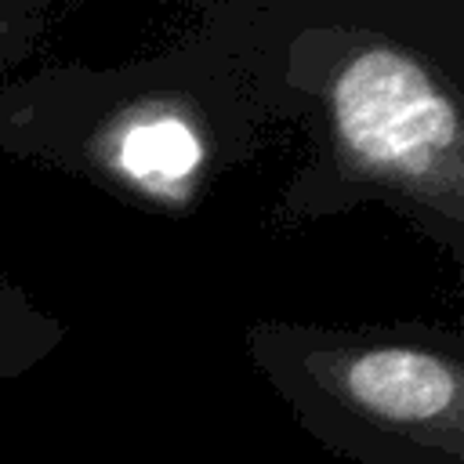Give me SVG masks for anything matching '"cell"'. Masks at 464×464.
<instances>
[{"mask_svg": "<svg viewBox=\"0 0 464 464\" xmlns=\"http://www.w3.org/2000/svg\"><path fill=\"white\" fill-rule=\"evenodd\" d=\"M254 370L294 420L352 464H464V334L406 319L323 326L257 319Z\"/></svg>", "mask_w": 464, "mask_h": 464, "instance_id": "3", "label": "cell"}, {"mask_svg": "<svg viewBox=\"0 0 464 464\" xmlns=\"http://www.w3.org/2000/svg\"><path fill=\"white\" fill-rule=\"evenodd\" d=\"M58 18L62 0H0V87L40 51Z\"/></svg>", "mask_w": 464, "mask_h": 464, "instance_id": "5", "label": "cell"}, {"mask_svg": "<svg viewBox=\"0 0 464 464\" xmlns=\"http://www.w3.org/2000/svg\"><path fill=\"white\" fill-rule=\"evenodd\" d=\"M192 33L301 138L268 228L384 207L464 268V0H199Z\"/></svg>", "mask_w": 464, "mask_h": 464, "instance_id": "1", "label": "cell"}, {"mask_svg": "<svg viewBox=\"0 0 464 464\" xmlns=\"http://www.w3.org/2000/svg\"><path fill=\"white\" fill-rule=\"evenodd\" d=\"M272 141L239 69L199 33L116 65L62 62L0 87L4 156L156 218L196 214Z\"/></svg>", "mask_w": 464, "mask_h": 464, "instance_id": "2", "label": "cell"}, {"mask_svg": "<svg viewBox=\"0 0 464 464\" xmlns=\"http://www.w3.org/2000/svg\"><path fill=\"white\" fill-rule=\"evenodd\" d=\"M69 330L47 312L29 286L0 268V384L29 377L54 352H62Z\"/></svg>", "mask_w": 464, "mask_h": 464, "instance_id": "4", "label": "cell"}]
</instances>
